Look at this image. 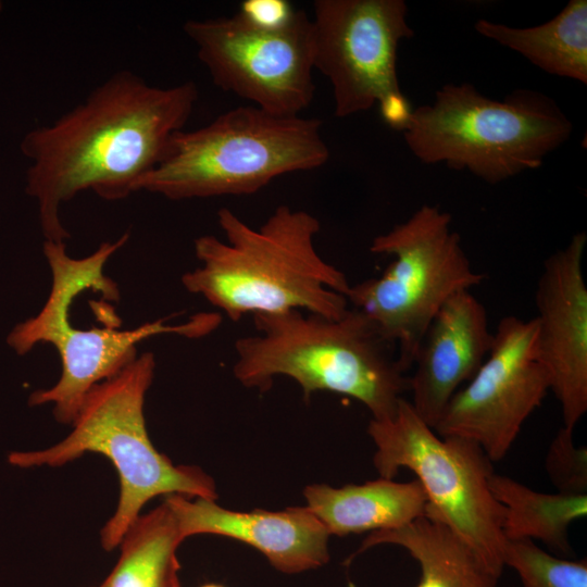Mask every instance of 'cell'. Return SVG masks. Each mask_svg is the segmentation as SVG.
Wrapping results in <instances>:
<instances>
[{
	"label": "cell",
	"instance_id": "obj_1",
	"mask_svg": "<svg viewBox=\"0 0 587 587\" xmlns=\"http://www.w3.org/2000/svg\"><path fill=\"white\" fill-rule=\"evenodd\" d=\"M198 95L193 82L163 88L122 71L53 123L29 130L21 141L30 160L25 190L37 202L46 240L70 238L60 208L77 193L92 190L114 201L138 191L184 129Z\"/></svg>",
	"mask_w": 587,
	"mask_h": 587
},
{
	"label": "cell",
	"instance_id": "obj_2",
	"mask_svg": "<svg viewBox=\"0 0 587 587\" xmlns=\"http://www.w3.org/2000/svg\"><path fill=\"white\" fill-rule=\"evenodd\" d=\"M217 222L225 239L195 240L200 265L185 273L182 284L229 320L292 310L339 319L350 308L351 284L319 253L321 223L313 214L282 204L254 228L222 208Z\"/></svg>",
	"mask_w": 587,
	"mask_h": 587
},
{
	"label": "cell",
	"instance_id": "obj_3",
	"mask_svg": "<svg viewBox=\"0 0 587 587\" xmlns=\"http://www.w3.org/2000/svg\"><path fill=\"white\" fill-rule=\"evenodd\" d=\"M255 334L235 341L233 373L248 388L266 391L274 377L298 383L304 399L315 391L351 397L374 420L391 417L409 390L396 348L360 311L339 319L292 310L254 315Z\"/></svg>",
	"mask_w": 587,
	"mask_h": 587
},
{
	"label": "cell",
	"instance_id": "obj_4",
	"mask_svg": "<svg viewBox=\"0 0 587 587\" xmlns=\"http://www.w3.org/2000/svg\"><path fill=\"white\" fill-rule=\"evenodd\" d=\"M128 238L129 234L124 233L115 241H103L91 254L79 259L67 254L65 242L45 240L43 253L52 275L48 299L36 316L17 324L8 336L9 346L20 355L40 342L57 349L61 377L51 388L32 394L29 404L52 403L61 423L72 424L89 390L132 363L142 340L161 334L199 338L221 323L220 313L200 312L178 324L159 319L132 329L73 325L71 305L85 290L101 294L109 301L120 299L117 284L105 276L104 265Z\"/></svg>",
	"mask_w": 587,
	"mask_h": 587
},
{
	"label": "cell",
	"instance_id": "obj_5",
	"mask_svg": "<svg viewBox=\"0 0 587 587\" xmlns=\"http://www.w3.org/2000/svg\"><path fill=\"white\" fill-rule=\"evenodd\" d=\"M154 370V354H140L89 390L65 439L46 450L9 455V462L20 467L60 466L86 452L105 455L117 471L121 485L116 511L100 533L108 551L120 545L141 508L155 496L217 498L212 477L199 467L174 465L148 436L143 403Z\"/></svg>",
	"mask_w": 587,
	"mask_h": 587
},
{
	"label": "cell",
	"instance_id": "obj_6",
	"mask_svg": "<svg viewBox=\"0 0 587 587\" xmlns=\"http://www.w3.org/2000/svg\"><path fill=\"white\" fill-rule=\"evenodd\" d=\"M425 164L446 163L495 185L542 165L570 138L573 124L549 96L516 89L502 100L472 84H445L432 104L412 110L402 129Z\"/></svg>",
	"mask_w": 587,
	"mask_h": 587
},
{
	"label": "cell",
	"instance_id": "obj_7",
	"mask_svg": "<svg viewBox=\"0 0 587 587\" xmlns=\"http://www.w3.org/2000/svg\"><path fill=\"white\" fill-rule=\"evenodd\" d=\"M321 129L317 118L255 105L230 109L208 125L177 132L138 191L170 200L255 193L278 176L324 165L329 149Z\"/></svg>",
	"mask_w": 587,
	"mask_h": 587
},
{
	"label": "cell",
	"instance_id": "obj_8",
	"mask_svg": "<svg viewBox=\"0 0 587 587\" xmlns=\"http://www.w3.org/2000/svg\"><path fill=\"white\" fill-rule=\"evenodd\" d=\"M370 251L392 260L379 276L351 285L347 299L396 348L408 372L438 310L453 295L480 285L485 274L473 267L451 215L436 205H422L376 236Z\"/></svg>",
	"mask_w": 587,
	"mask_h": 587
},
{
	"label": "cell",
	"instance_id": "obj_9",
	"mask_svg": "<svg viewBox=\"0 0 587 587\" xmlns=\"http://www.w3.org/2000/svg\"><path fill=\"white\" fill-rule=\"evenodd\" d=\"M367 434L379 476L394 479L400 469L413 472L427 498L425 515L461 536L500 577L508 540L503 509L489 486L494 462L485 451L470 439L439 436L404 398L391 417L372 419Z\"/></svg>",
	"mask_w": 587,
	"mask_h": 587
},
{
	"label": "cell",
	"instance_id": "obj_10",
	"mask_svg": "<svg viewBox=\"0 0 587 587\" xmlns=\"http://www.w3.org/2000/svg\"><path fill=\"white\" fill-rule=\"evenodd\" d=\"M313 65L333 87L335 115L378 103L384 121L403 129L412 112L397 76L401 40L414 36L403 0H316Z\"/></svg>",
	"mask_w": 587,
	"mask_h": 587
},
{
	"label": "cell",
	"instance_id": "obj_11",
	"mask_svg": "<svg viewBox=\"0 0 587 587\" xmlns=\"http://www.w3.org/2000/svg\"><path fill=\"white\" fill-rule=\"evenodd\" d=\"M184 32L199 60L224 91L275 115L296 116L314 97L313 26L302 10L277 30L232 17L189 20Z\"/></svg>",
	"mask_w": 587,
	"mask_h": 587
},
{
	"label": "cell",
	"instance_id": "obj_12",
	"mask_svg": "<svg viewBox=\"0 0 587 587\" xmlns=\"http://www.w3.org/2000/svg\"><path fill=\"white\" fill-rule=\"evenodd\" d=\"M549 390L536 319L504 316L483 364L452 397L434 429L439 436L470 439L492 462L500 461Z\"/></svg>",
	"mask_w": 587,
	"mask_h": 587
},
{
	"label": "cell",
	"instance_id": "obj_13",
	"mask_svg": "<svg viewBox=\"0 0 587 587\" xmlns=\"http://www.w3.org/2000/svg\"><path fill=\"white\" fill-rule=\"evenodd\" d=\"M585 232L549 255L537 283L538 349L563 426L574 429L587 411V286Z\"/></svg>",
	"mask_w": 587,
	"mask_h": 587
},
{
	"label": "cell",
	"instance_id": "obj_14",
	"mask_svg": "<svg viewBox=\"0 0 587 587\" xmlns=\"http://www.w3.org/2000/svg\"><path fill=\"white\" fill-rule=\"evenodd\" d=\"M492 338L487 310L471 290L453 295L438 310L409 376L410 403L427 425L435 428L452 397L483 364Z\"/></svg>",
	"mask_w": 587,
	"mask_h": 587
},
{
	"label": "cell",
	"instance_id": "obj_15",
	"mask_svg": "<svg viewBox=\"0 0 587 587\" xmlns=\"http://www.w3.org/2000/svg\"><path fill=\"white\" fill-rule=\"evenodd\" d=\"M182 536L213 534L242 541L259 550L278 571L296 574L320 567L329 560L330 536L322 521L305 505L272 512H237L215 500L168 495Z\"/></svg>",
	"mask_w": 587,
	"mask_h": 587
},
{
	"label": "cell",
	"instance_id": "obj_16",
	"mask_svg": "<svg viewBox=\"0 0 587 587\" xmlns=\"http://www.w3.org/2000/svg\"><path fill=\"white\" fill-rule=\"evenodd\" d=\"M303 495L329 534L338 536L401 527L425 515L427 505L416 479L399 483L379 477L339 488L310 485Z\"/></svg>",
	"mask_w": 587,
	"mask_h": 587
},
{
	"label": "cell",
	"instance_id": "obj_17",
	"mask_svg": "<svg viewBox=\"0 0 587 587\" xmlns=\"http://www.w3.org/2000/svg\"><path fill=\"white\" fill-rule=\"evenodd\" d=\"M385 544L405 549L419 563L416 587H496L500 578L461 536L426 515L398 528L370 533L350 560Z\"/></svg>",
	"mask_w": 587,
	"mask_h": 587
},
{
	"label": "cell",
	"instance_id": "obj_18",
	"mask_svg": "<svg viewBox=\"0 0 587 587\" xmlns=\"http://www.w3.org/2000/svg\"><path fill=\"white\" fill-rule=\"evenodd\" d=\"M475 30L526 58L544 72L587 84V1L571 0L552 20L512 27L479 18Z\"/></svg>",
	"mask_w": 587,
	"mask_h": 587
},
{
	"label": "cell",
	"instance_id": "obj_19",
	"mask_svg": "<svg viewBox=\"0 0 587 587\" xmlns=\"http://www.w3.org/2000/svg\"><path fill=\"white\" fill-rule=\"evenodd\" d=\"M489 486L503 509V534L508 541L538 540L553 552H573L569 528L587 515V495L541 492L496 472Z\"/></svg>",
	"mask_w": 587,
	"mask_h": 587
},
{
	"label": "cell",
	"instance_id": "obj_20",
	"mask_svg": "<svg viewBox=\"0 0 587 587\" xmlns=\"http://www.w3.org/2000/svg\"><path fill=\"white\" fill-rule=\"evenodd\" d=\"M184 540L164 501L138 515L122 537L121 557L102 587H180L176 551Z\"/></svg>",
	"mask_w": 587,
	"mask_h": 587
},
{
	"label": "cell",
	"instance_id": "obj_21",
	"mask_svg": "<svg viewBox=\"0 0 587 587\" xmlns=\"http://www.w3.org/2000/svg\"><path fill=\"white\" fill-rule=\"evenodd\" d=\"M504 564L516 572L522 587H587L586 559L555 557L533 540L508 541Z\"/></svg>",
	"mask_w": 587,
	"mask_h": 587
},
{
	"label": "cell",
	"instance_id": "obj_22",
	"mask_svg": "<svg viewBox=\"0 0 587 587\" xmlns=\"http://www.w3.org/2000/svg\"><path fill=\"white\" fill-rule=\"evenodd\" d=\"M573 430L560 427L546 455V472L558 492L587 495V449L573 440Z\"/></svg>",
	"mask_w": 587,
	"mask_h": 587
},
{
	"label": "cell",
	"instance_id": "obj_23",
	"mask_svg": "<svg viewBox=\"0 0 587 587\" xmlns=\"http://www.w3.org/2000/svg\"><path fill=\"white\" fill-rule=\"evenodd\" d=\"M296 12L287 0H245L237 14L257 28L277 30L288 26Z\"/></svg>",
	"mask_w": 587,
	"mask_h": 587
},
{
	"label": "cell",
	"instance_id": "obj_24",
	"mask_svg": "<svg viewBox=\"0 0 587 587\" xmlns=\"http://www.w3.org/2000/svg\"><path fill=\"white\" fill-rule=\"evenodd\" d=\"M200 587H224V586L220 584L210 583V584H204Z\"/></svg>",
	"mask_w": 587,
	"mask_h": 587
},
{
	"label": "cell",
	"instance_id": "obj_25",
	"mask_svg": "<svg viewBox=\"0 0 587 587\" xmlns=\"http://www.w3.org/2000/svg\"><path fill=\"white\" fill-rule=\"evenodd\" d=\"M3 9V3L0 1V12L2 11Z\"/></svg>",
	"mask_w": 587,
	"mask_h": 587
},
{
	"label": "cell",
	"instance_id": "obj_26",
	"mask_svg": "<svg viewBox=\"0 0 587 587\" xmlns=\"http://www.w3.org/2000/svg\"><path fill=\"white\" fill-rule=\"evenodd\" d=\"M99 587H102V586H99Z\"/></svg>",
	"mask_w": 587,
	"mask_h": 587
}]
</instances>
